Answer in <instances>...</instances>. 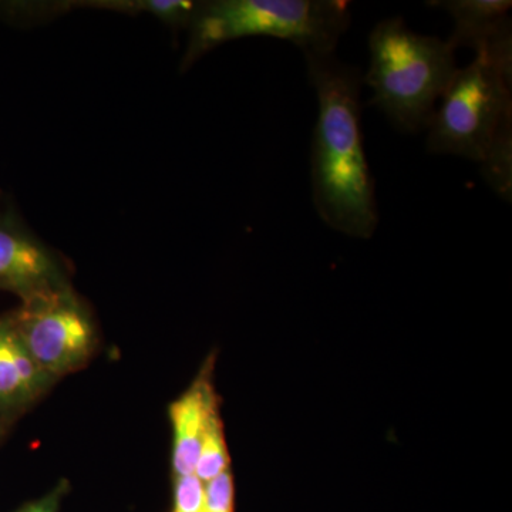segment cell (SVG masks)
Here are the masks:
<instances>
[{"label":"cell","instance_id":"cell-11","mask_svg":"<svg viewBox=\"0 0 512 512\" xmlns=\"http://www.w3.org/2000/svg\"><path fill=\"white\" fill-rule=\"evenodd\" d=\"M173 512H204L205 484L195 474L173 477Z\"/></svg>","mask_w":512,"mask_h":512},{"label":"cell","instance_id":"cell-9","mask_svg":"<svg viewBox=\"0 0 512 512\" xmlns=\"http://www.w3.org/2000/svg\"><path fill=\"white\" fill-rule=\"evenodd\" d=\"M220 412L217 393L211 382V369L200 376L177 400L170 404L168 416L173 427V477L194 474L198 454L212 414Z\"/></svg>","mask_w":512,"mask_h":512},{"label":"cell","instance_id":"cell-4","mask_svg":"<svg viewBox=\"0 0 512 512\" xmlns=\"http://www.w3.org/2000/svg\"><path fill=\"white\" fill-rule=\"evenodd\" d=\"M352 22L345 0H212L198 3L183 67L215 47L248 36L295 43L302 53H335Z\"/></svg>","mask_w":512,"mask_h":512},{"label":"cell","instance_id":"cell-1","mask_svg":"<svg viewBox=\"0 0 512 512\" xmlns=\"http://www.w3.org/2000/svg\"><path fill=\"white\" fill-rule=\"evenodd\" d=\"M303 57L318 99L311 156L313 205L328 227L349 237L370 238L380 218L363 144V74L335 53Z\"/></svg>","mask_w":512,"mask_h":512},{"label":"cell","instance_id":"cell-7","mask_svg":"<svg viewBox=\"0 0 512 512\" xmlns=\"http://www.w3.org/2000/svg\"><path fill=\"white\" fill-rule=\"evenodd\" d=\"M55 383L30 356L9 313L0 316V419L12 426Z\"/></svg>","mask_w":512,"mask_h":512},{"label":"cell","instance_id":"cell-5","mask_svg":"<svg viewBox=\"0 0 512 512\" xmlns=\"http://www.w3.org/2000/svg\"><path fill=\"white\" fill-rule=\"evenodd\" d=\"M9 315L30 356L56 382L83 369L99 348L92 313L70 285L26 299Z\"/></svg>","mask_w":512,"mask_h":512},{"label":"cell","instance_id":"cell-12","mask_svg":"<svg viewBox=\"0 0 512 512\" xmlns=\"http://www.w3.org/2000/svg\"><path fill=\"white\" fill-rule=\"evenodd\" d=\"M235 484L231 468L205 484L204 512H234Z\"/></svg>","mask_w":512,"mask_h":512},{"label":"cell","instance_id":"cell-10","mask_svg":"<svg viewBox=\"0 0 512 512\" xmlns=\"http://www.w3.org/2000/svg\"><path fill=\"white\" fill-rule=\"evenodd\" d=\"M229 458L227 441H225L224 424H222L220 412L212 414L195 464L194 474L202 483L207 484L222 473L229 470Z\"/></svg>","mask_w":512,"mask_h":512},{"label":"cell","instance_id":"cell-8","mask_svg":"<svg viewBox=\"0 0 512 512\" xmlns=\"http://www.w3.org/2000/svg\"><path fill=\"white\" fill-rule=\"evenodd\" d=\"M433 9L443 10L453 20V33L448 42L470 47L480 53H512V3L507 0H436L427 2Z\"/></svg>","mask_w":512,"mask_h":512},{"label":"cell","instance_id":"cell-6","mask_svg":"<svg viewBox=\"0 0 512 512\" xmlns=\"http://www.w3.org/2000/svg\"><path fill=\"white\" fill-rule=\"evenodd\" d=\"M66 286L59 259L0 201V291L26 301Z\"/></svg>","mask_w":512,"mask_h":512},{"label":"cell","instance_id":"cell-3","mask_svg":"<svg viewBox=\"0 0 512 512\" xmlns=\"http://www.w3.org/2000/svg\"><path fill=\"white\" fill-rule=\"evenodd\" d=\"M369 70L363 84L372 104L403 133L426 131L456 76V49L448 40L420 35L402 18L380 20L369 36Z\"/></svg>","mask_w":512,"mask_h":512},{"label":"cell","instance_id":"cell-13","mask_svg":"<svg viewBox=\"0 0 512 512\" xmlns=\"http://www.w3.org/2000/svg\"><path fill=\"white\" fill-rule=\"evenodd\" d=\"M70 484L69 481H59L45 495H42L36 500L29 501V503L23 504L18 510L13 512H60L62 508L63 500L66 495L69 494Z\"/></svg>","mask_w":512,"mask_h":512},{"label":"cell","instance_id":"cell-14","mask_svg":"<svg viewBox=\"0 0 512 512\" xmlns=\"http://www.w3.org/2000/svg\"><path fill=\"white\" fill-rule=\"evenodd\" d=\"M10 424L0 419V441L5 439L6 433H8Z\"/></svg>","mask_w":512,"mask_h":512},{"label":"cell","instance_id":"cell-2","mask_svg":"<svg viewBox=\"0 0 512 512\" xmlns=\"http://www.w3.org/2000/svg\"><path fill=\"white\" fill-rule=\"evenodd\" d=\"M427 131V151L480 164L487 184L512 198V56L476 53L458 69Z\"/></svg>","mask_w":512,"mask_h":512}]
</instances>
